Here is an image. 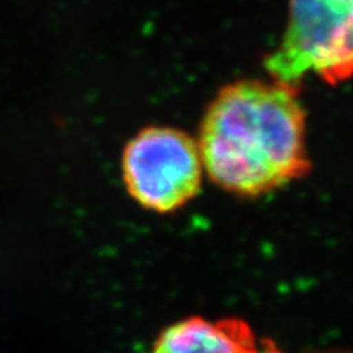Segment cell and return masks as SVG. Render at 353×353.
Listing matches in <instances>:
<instances>
[{"label": "cell", "mask_w": 353, "mask_h": 353, "mask_svg": "<svg viewBox=\"0 0 353 353\" xmlns=\"http://www.w3.org/2000/svg\"><path fill=\"white\" fill-rule=\"evenodd\" d=\"M199 152L219 187L245 197L271 193L306 175V115L294 85L239 81L208 108Z\"/></svg>", "instance_id": "cell-1"}, {"label": "cell", "mask_w": 353, "mask_h": 353, "mask_svg": "<svg viewBox=\"0 0 353 353\" xmlns=\"http://www.w3.org/2000/svg\"><path fill=\"white\" fill-rule=\"evenodd\" d=\"M353 0H290L289 26L267 59L275 81L297 87L314 72L328 84L352 72Z\"/></svg>", "instance_id": "cell-2"}, {"label": "cell", "mask_w": 353, "mask_h": 353, "mask_svg": "<svg viewBox=\"0 0 353 353\" xmlns=\"http://www.w3.org/2000/svg\"><path fill=\"white\" fill-rule=\"evenodd\" d=\"M203 163L197 143L170 127L141 130L125 146L123 175L130 196L159 214L176 211L202 185Z\"/></svg>", "instance_id": "cell-3"}, {"label": "cell", "mask_w": 353, "mask_h": 353, "mask_svg": "<svg viewBox=\"0 0 353 353\" xmlns=\"http://www.w3.org/2000/svg\"><path fill=\"white\" fill-rule=\"evenodd\" d=\"M150 353H283L272 341L259 339L239 318L209 321L202 316L183 319L157 339Z\"/></svg>", "instance_id": "cell-4"}]
</instances>
